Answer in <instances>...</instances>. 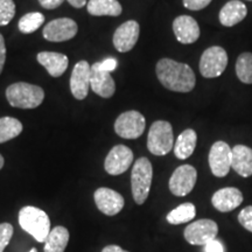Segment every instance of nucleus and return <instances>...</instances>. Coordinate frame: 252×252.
Here are the masks:
<instances>
[{
    "mask_svg": "<svg viewBox=\"0 0 252 252\" xmlns=\"http://www.w3.org/2000/svg\"><path fill=\"white\" fill-rule=\"evenodd\" d=\"M158 80L167 90L175 93H190L196 84L193 69L186 63L172 59H161L157 63Z\"/></svg>",
    "mask_w": 252,
    "mask_h": 252,
    "instance_id": "1",
    "label": "nucleus"
},
{
    "mask_svg": "<svg viewBox=\"0 0 252 252\" xmlns=\"http://www.w3.org/2000/svg\"><path fill=\"white\" fill-rule=\"evenodd\" d=\"M19 224L39 243L46 242L50 232L49 216L36 207H24L19 212Z\"/></svg>",
    "mask_w": 252,
    "mask_h": 252,
    "instance_id": "2",
    "label": "nucleus"
},
{
    "mask_svg": "<svg viewBox=\"0 0 252 252\" xmlns=\"http://www.w3.org/2000/svg\"><path fill=\"white\" fill-rule=\"evenodd\" d=\"M6 98L13 108L34 109L45 99V91L34 84L18 82L6 89Z\"/></svg>",
    "mask_w": 252,
    "mask_h": 252,
    "instance_id": "3",
    "label": "nucleus"
},
{
    "mask_svg": "<svg viewBox=\"0 0 252 252\" xmlns=\"http://www.w3.org/2000/svg\"><path fill=\"white\" fill-rule=\"evenodd\" d=\"M153 179V167L147 158H139L134 162L131 173V187L133 200L137 204H144L149 197Z\"/></svg>",
    "mask_w": 252,
    "mask_h": 252,
    "instance_id": "4",
    "label": "nucleus"
},
{
    "mask_svg": "<svg viewBox=\"0 0 252 252\" xmlns=\"http://www.w3.org/2000/svg\"><path fill=\"white\" fill-rule=\"evenodd\" d=\"M174 147V134L171 123L157 121L151 125L147 137V149L154 156L162 157Z\"/></svg>",
    "mask_w": 252,
    "mask_h": 252,
    "instance_id": "5",
    "label": "nucleus"
},
{
    "mask_svg": "<svg viewBox=\"0 0 252 252\" xmlns=\"http://www.w3.org/2000/svg\"><path fill=\"white\" fill-rule=\"evenodd\" d=\"M228 65V54L220 46H213L204 50L200 59V72L206 78H216L224 72Z\"/></svg>",
    "mask_w": 252,
    "mask_h": 252,
    "instance_id": "6",
    "label": "nucleus"
},
{
    "mask_svg": "<svg viewBox=\"0 0 252 252\" xmlns=\"http://www.w3.org/2000/svg\"><path fill=\"white\" fill-rule=\"evenodd\" d=\"M145 127H146L145 117L135 110L122 113L115 123L116 133L124 139H137L144 133Z\"/></svg>",
    "mask_w": 252,
    "mask_h": 252,
    "instance_id": "7",
    "label": "nucleus"
},
{
    "mask_svg": "<svg viewBox=\"0 0 252 252\" xmlns=\"http://www.w3.org/2000/svg\"><path fill=\"white\" fill-rule=\"evenodd\" d=\"M219 225L213 220H198L185 229V238L191 245H206L216 239Z\"/></svg>",
    "mask_w": 252,
    "mask_h": 252,
    "instance_id": "8",
    "label": "nucleus"
},
{
    "mask_svg": "<svg viewBox=\"0 0 252 252\" xmlns=\"http://www.w3.org/2000/svg\"><path fill=\"white\" fill-rule=\"evenodd\" d=\"M196 180V169L190 165H182L175 169L169 179V190L175 196H186L193 190Z\"/></svg>",
    "mask_w": 252,
    "mask_h": 252,
    "instance_id": "9",
    "label": "nucleus"
},
{
    "mask_svg": "<svg viewBox=\"0 0 252 252\" xmlns=\"http://www.w3.org/2000/svg\"><path fill=\"white\" fill-rule=\"evenodd\" d=\"M231 149L225 141H216L209 151V166L217 178H224L231 168Z\"/></svg>",
    "mask_w": 252,
    "mask_h": 252,
    "instance_id": "10",
    "label": "nucleus"
},
{
    "mask_svg": "<svg viewBox=\"0 0 252 252\" xmlns=\"http://www.w3.org/2000/svg\"><path fill=\"white\" fill-rule=\"evenodd\" d=\"M77 24L70 18H59L50 21L43 28V37L52 42L71 40L77 34Z\"/></svg>",
    "mask_w": 252,
    "mask_h": 252,
    "instance_id": "11",
    "label": "nucleus"
},
{
    "mask_svg": "<svg viewBox=\"0 0 252 252\" xmlns=\"http://www.w3.org/2000/svg\"><path fill=\"white\" fill-rule=\"evenodd\" d=\"M133 162V152L125 145H117L106 156L105 171L110 175H121L127 171Z\"/></svg>",
    "mask_w": 252,
    "mask_h": 252,
    "instance_id": "12",
    "label": "nucleus"
},
{
    "mask_svg": "<svg viewBox=\"0 0 252 252\" xmlns=\"http://www.w3.org/2000/svg\"><path fill=\"white\" fill-rule=\"evenodd\" d=\"M94 203L104 215L115 216L124 208V197L110 188H98L94 194Z\"/></svg>",
    "mask_w": 252,
    "mask_h": 252,
    "instance_id": "13",
    "label": "nucleus"
},
{
    "mask_svg": "<svg viewBox=\"0 0 252 252\" xmlns=\"http://www.w3.org/2000/svg\"><path fill=\"white\" fill-rule=\"evenodd\" d=\"M91 67L87 61H80L75 64L70 76V90L72 96L78 100L88 96L90 88Z\"/></svg>",
    "mask_w": 252,
    "mask_h": 252,
    "instance_id": "14",
    "label": "nucleus"
},
{
    "mask_svg": "<svg viewBox=\"0 0 252 252\" xmlns=\"http://www.w3.org/2000/svg\"><path fill=\"white\" fill-rule=\"evenodd\" d=\"M140 27L134 20H128L121 25L113 34V46L119 53H126L131 50L139 39Z\"/></svg>",
    "mask_w": 252,
    "mask_h": 252,
    "instance_id": "15",
    "label": "nucleus"
},
{
    "mask_svg": "<svg viewBox=\"0 0 252 252\" xmlns=\"http://www.w3.org/2000/svg\"><path fill=\"white\" fill-rule=\"evenodd\" d=\"M173 31L176 40L184 45L196 42L201 35L197 21L189 15H180L175 18V20L173 21Z\"/></svg>",
    "mask_w": 252,
    "mask_h": 252,
    "instance_id": "16",
    "label": "nucleus"
},
{
    "mask_svg": "<svg viewBox=\"0 0 252 252\" xmlns=\"http://www.w3.org/2000/svg\"><path fill=\"white\" fill-rule=\"evenodd\" d=\"M244 197L242 191L235 187H225L214 193L212 203L216 210L220 213H229L241 206Z\"/></svg>",
    "mask_w": 252,
    "mask_h": 252,
    "instance_id": "17",
    "label": "nucleus"
},
{
    "mask_svg": "<svg viewBox=\"0 0 252 252\" xmlns=\"http://www.w3.org/2000/svg\"><path fill=\"white\" fill-rule=\"evenodd\" d=\"M90 87L94 94L103 97V98H110L116 91L115 81H113L110 72L100 70L96 65V63L91 65Z\"/></svg>",
    "mask_w": 252,
    "mask_h": 252,
    "instance_id": "18",
    "label": "nucleus"
},
{
    "mask_svg": "<svg viewBox=\"0 0 252 252\" xmlns=\"http://www.w3.org/2000/svg\"><path fill=\"white\" fill-rule=\"evenodd\" d=\"M248 15V7L239 0H230L220 8V23L225 27H232L242 23Z\"/></svg>",
    "mask_w": 252,
    "mask_h": 252,
    "instance_id": "19",
    "label": "nucleus"
},
{
    "mask_svg": "<svg viewBox=\"0 0 252 252\" xmlns=\"http://www.w3.org/2000/svg\"><path fill=\"white\" fill-rule=\"evenodd\" d=\"M231 167L242 178L252 175V149L245 145H236L231 151Z\"/></svg>",
    "mask_w": 252,
    "mask_h": 252,
    "instance_id": "20",
    "label": "nucleus"
},
{
    "mask_svg": "<svg viewBox=\"0 0 252 252\" xmlns=\"http://www.w3.org/2000/svg\"><path fill=\"white\" fill-rule=\"evenodd\" d=\"M37 62L46 68L50 76L60 77L67 70L69 60L64 54L55 52H41L37 54Z\"/></svg>",
    "mask_w": 252,
    "mask_h": 252,
    "instance_id": "21",
    "label": "nucleus"
},
{
    "mask_svg": "<svg viewBox=\"0 0 252 252\" xmlns=\"http://www.w3.org/2000/svg\"><path fill=\"white\" fill-rule=\"evenodd\" d=\"M197 134L193 128H187L179 135L174 145V154L178 159L186 160L194 153L196 147Z\"/></svg>",
    "mask_w": 252,
    "mask_h": 252,
    "instance_id": "22",
    "label": "nucleus"
},
{
    "mask_svg": "<svg viewBox=\"0 0 252 252\" xmlns=\"http://www.w3.org/2000/svg\"><path fill=\"white\" fill-rule=\"evenodd\" d=\"M87 9L94 17H118L123 11L118 0H90L87 4Z\"/></svg>",
    "mask_w": 252,
    "mask_h": 252,
    "instance_id": "23",
    "label": "nucleus"
},
{
    "mask_svg": "<svg viewBox=\"0 0 252 252\" xmlns=\"http://www.w3.org/2000/svg\"><path fill=\"white\" fill-rule=\"evenodd\" d=\"M69 242V231L64 226L58 225L50 230L45 242V252H64Z\"/></svg>",
    "mask_w": 252,
    "mask_h": 252,
    "instance_id": "24",
    "label": "nucleus"
},
{
    "mask_svg": "<svg viewBox=\"0 0 252 252\" xmlns=\"http://www.w3.org/2000/svg\"><path fill=\"white\" fill-rule=\"evenodd\" d=\"M196 216V208L193 203H182L175 209H173L171 213L166 217L167 222L169 224H182V223H187L193 220Z\"/></svg>",
    "mask_w": 252,
    "mask_h": 252,
    "instance_id": "25",
    "label": "nucleus"
},
{
    "mask_svg": "<svg viewBox=\"0 0 252 252\" xmlns=\"http://www.w3.org/2000/svg\"><path fill=\"white\" fill-rule=\"evenodd\" d=\"M21 132H23V124L17 118H0V144L14 139Z\"/></svg>",
    "mask_w": 252,
    "mask_h": 252,
    "instance_id": "26",
    "label": "nucleus"
},
{
    "mask_svg": "<svg viewBox=\"0 0 252 252\" xmlns=\"http://www.w3.org/2000/svg\"><path fill=\"white\" fill-rule=\"evenodd\" d=\"M236 75L244 84H252V53L244 52L236 60Z\"/></svg>",
    "mask_w": 252,
    "mask_h": 252,
    "instance_id": "27",
    "label": "nucleus"
},
{
    "mask_svg": "<svg viewBox=\"0 0 252 252\" xmlns=\"http://www.w3.org/2000/svg\"><path fill=\"white\" fill-rule=\"evenodd\" d=\"M45 23V17L40 12H31V13L25 14L23 18L19 20L18 27L19 31L24 34L34 33L36 30L42 26Z\"/></svg>",
    "mask_w": 252,
    "mask_h": 252,
    "instance_id": "28",
    "label": "nucleus"
},
{
    "mask_svg": "<svg viewBox=\"0 0 252 252\" xmlns=\"http://www.w3.org/2000/svg\"><path fill=\"white\" fill-rule=\"evenodd\" d=\"M15 15V4L13 0H0V26L11 23Z\"/></svg>",
    "mask_w": 252,
    "mask_h": 252,
    "instance_id": "29",
    "label": "nucleus"
},
{
    "mask_svg": "<svg viewBox=\"0 0 252 252\" xmlns=\"http://www.w3.org/2000/svg\"><path fill=\"white\" fill-rule=\"evenodd\" d=\"M13 225L9 223H0V252H4L13 236Z\"/></svg>",
    "mask_w": 252,
    "mask_h": 252,
    "instance_id": "30",
    "label": "nucleus"
},
{
    "mask_svg": "<svg viewBox=\"0 0 252 252\" xmlns=\"http://www.w3.org/2000/svg\"><path fill=\"white\" fill-rule=\"evenodd\" d=\"M238 222L244 229L252 232V206L245 207L241 213L238 214Z\"/></svg>",
    "mask_w": 252,
    "mask_h": 252,
    "instance_id": "31",
    "label": "nucleus"
},
{
    "mask_svg": "<svg viewBox=\"0 0 252 252\" xmlns=\"http://www.w3.org/2000/svg\"><path fill=\"white\" fill-rule=\"evenodd\" d=\"M212 1L213 0H184V6L190 11H201Z\"/></svg>",
    "mask_w": 252,
    "mask_h": 252,
    "instance_id": "32",
    "label": "nucleus"
},
{
    "mask_svg": "<svg viewBox=\"0 0 252 252\" xmlns=\"http://www.w3.org/2000/svg\"><path fill=\"white\" fill-rule=\"evenodd\" d=\"M117 60L115 58H109V59H105L104 61L102 62H97L96 65L98 67L100 70H104V71H113L116 68H117Z\"/></svg>",
    "mask_w": 252,
    "mask_h": 252,
    "instance_id": "33",
    "label": "nucleus"
},
{
    "mask_svg": "<svg viewBox=\"0 0 252 252\" xmlns=\"http://www.w3.org/2000/svg\"><path fill=\"white\" fill-rule=\"evenodd\" d=\"M204 252H224V247H223L222 242L214 239L204 245Z\"/></svg>",
    "mask_w": 252,
    "mask_h": 252,
    "instance_id": "34",
    "label": "nucleus"
},
{
    "mask_svg": "<svg viewBox=\"0 0 252 252\" xmlns=\"http://www.w3.org/2000/svg\"><path fill=\"white\" fill-rule=\"evenodd\" d=\"M5 61H6V45H5L4 36L0 34V74H1L2 69H4Z\"/></svg>",
    "mask_w": 252,
    "mask_h": 252,
    "instance_id": "35",
    "label": "nucleus"
},
{
    "mask_svg": "<svg viewBox=\"0 0 252 252\" xmlns=\"http://www.w3.org/2000/svg\"><path fill=\"white\" fill-rule=\"evenodd\" d=\"M64 0H39L40 5L46 9H54L58 8Z\"/></svg>",
    "mask_w": 252,
    "mask_h": 252,
    "instance_id": "36",
    "label": "nucleus"
},
{
    "mask_svg": "<svg viewBox=\"0 0 252 252\" xmlns=\"http://www.w3.org/2000/svg\"><path fill=\"white\" fill-rule=\"evenodd\" d=\"M102 252H128V251L123 250V249L121 247H118V245H108V247L103 249Z\"/></svg>",
    "mask_w": 252,
    "mask_h": 252,
    "instance_id": "37",
    "label": "nucleus"
},
{
    "mask_svg": "<svg viewBox=\"0 0 252 252\" xmlns=\"http://www.w3.org/2000/svg\"><path fill=\"white\" fill-rule=\"evenodd\" d=\"M68 2L76 8H82L87 5V0H68Z\"/></svg>",
    "mask_w": 252,
    "mask_h": 252,
    "instance_id": "38",
    "label": "nucleus"
},
{
    "mask_svg": "<svg viewBox=\"0 0 252 252\" xmlns=\"http://www.w3.org/2000/svg\"><path fill=\"white\" fill-rule=\"evenodd\" d=\"M4 158H2V156L1 154H0V169L2 168V167H4Z\"/></svg>",
    "mask_w": 252,
    "mask_h": 252,
    "instance_id": "39",
    "label": "nucleus"
},
{
    "mask_svg": "<svg viewBox=\"0 0 252 252\" xmlns=\"http://www.w3.org/2000/svg\"><path fill=\"white\" fill-rule=\"evenodd\" d=\"M30 252H37V250H36L35 248H33V249H32V250L30 251Z\"/></svg>",
    "mask_w": 252,
    "mask_h": 252,
    "instance_id": "40",
    "label": "nucleus"
},
{
    "mask_svg": "<svg viewBox=\"0 0 252 252\" xmlns=\"http://www.w3.org/2000/svg\"><path fill=\"white\" fill-rule=\"evenodd\" d=\"M248 1H252V0H248Z\"/></svg>",
    "mask_w": 252,
    "mask_h": 252,
    "instance_id": "41",
    "label": "nucleus"
}]
</instances>
